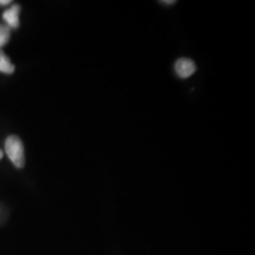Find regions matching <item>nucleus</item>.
<instances>
[{
	"label": "nucleus",
	"mask_w": 255,
	"mask_h": 255,
	"mask_svg": "<svg viewBox=\"0 0 255 255\" xmlns=\"http://www.w3.org/2000/svg\"><path fill=\"white\" fill-rule=\"evenodd\" d=\"M161 3H162L163 5H166V6H171V5H174V4L176 3V1H175V0H171V1H161Z\"/></svg>",
	"instance_id": "423d86ee"
},
{
	"label": "nucleus",
	"mask_w": 255,
	"mask_h": 255,
	"mask_svg": "<svg viewBox=\"0 0 255 255\" xmlns=\"http://www.w3.org/2000/svg\"><path fill=\"white\" fill-rule=\"evenodd\" d=\"M15 67L14 65L10 63L8 56L0 50V72L5 74L13 73Z\"/></svg>",
	"instance_id": "20e7f679"
},
{
	"label": "nucleus",
	"mask_w": 255,
	"mask_h": 255,
	"mask_svg": "<svg viewBox=\"0 0 255 255\" xmlns=\"http://www.w3.org/2000/svg\"><path fill=\"white\" fill-rule=\"evenodd\" d=\"M2 157H3V152H2V150L0 149V159H2Z\"/></svg>",
	"instance_id": "6e6552de"
},
{
	"label": "nucleus",
	"mask_w": 255,
	"mask_h": 255,
	"mask_svg": "<svg viewBox=\"0 0 255 255\" xmlns=\"http://www.w3.org/2000/svg\"><path fill=\"white\" fill-rule=\"evenodd\" d=\"M9 3H11L10 0H0V5H8Z\"/></svg>",
	"instance_id": "0eeeda50"
},
{
	"label": "nucleus",
	"mask_w": 255,
	"mask_h": 255,
	"mask_svg": "<svg viewBox=\"0 0 255 255\" xmlns=\"http://www.w3.org/2000/svg\"><path fill=\"white\" fill-rule=\"evenodd\" d=\"M19 13H20V6L18 5H13L11 8L4 11L2 16L9 28H17L19 27L20 25Z\"/></svg>",
	"instance_id": "7ed1b4c3"
},
{
	"label": "nucleus",
	"mask_w": 255,
	"mask_h": 255,
	"mask_svg": "<svg viewBox=\"0 0 255 255\" xmlns=\"http://www.w3.org/2000/svg\"><path fill=\"white\" fill-rule=\"evenodd\" d=\"M5 150L9 160L16 167L22 168L25 165L24 145L18 136L10 135L5 142Z\"/></svg>",
	"instance_id": "f257e3e1"
},
{
	"label": "nucleus",
	"mask_w": 255,
	"mask_h": 255,
	"mask_svg": "<svg viewBox=\"0 0 255 255\" xmlns=\"http://www.w3.org/2000/svg\"><path fill=\"white\" fill-rule=\"evenodd\" d=\"M197 66L195 62L189 58H180L174 64V71L182 80L190 78L196 72Z\"/></svg>",
	"instance_id": "f03ea898"
},
{
	"label": "nucleus",
	"mask_w": 255,
	"mask_h": 255,
	"mask_svg": "<svg viewBox=\"0 0 255 255\" xmlns=\"http://www.w3.org/2000/svg\"><path fill=\"white\" fill-rule=\"evenodd\" d=\"M10 28L7 25L0 24V48L9 42Z\"/></svg>",
	"instance_id": "39448f33"
}]
</instances>
